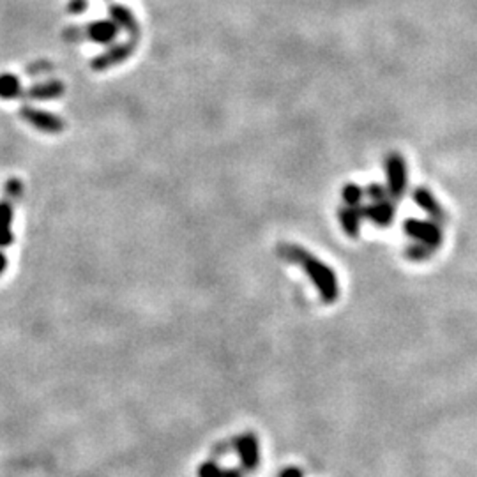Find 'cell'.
I'll return each instance as SVG.
<instances>
[{"instance_id":"cell-4","label":"cell","mask_w":477,"mask_h":477,"mask_svg":"<svg viewBox=\"0 0 477 477\" xmlns=\"http://www.w3.org/2000/svg\"><path fill=\"white\" fill-rule=\"evenodd\" d=\"M119 34V27L114 20H101V21H92L87 27L83 28H67L66 38L75 41V39L87 38L94 43H99V45H110Z\"/></svg>"},{"instance_id":"cell-9","label":"cell","mask_w":477,"mask_h":477,"mask_svg":"<svg viewBox=\"0 0 477 477\" xmlns=\"http://www.w3.org/2000/svg\"><path fill=\"white\" fill-rule=\"evenodd\" d=\"M388 179L391 194L400 198L407 190V165L400 154H391L388 158Z\"/></svg>"},{"instance_id":"cell-18","label":"cell","mask_w":477,"mask_h":477,"mask_svg":"<svg viewBox=\"0 0 477 477\" xmlns=\"http://www.w3.org/2000/svg\"><path fill=\"white\" fill-rule=\"evenodd\" d=\"M280 477H302V471L299 467H287Z\"/></svg>"},{"instance_id":"cell-12","label":"cell","mask_w":477,"mask_h":477,"mask_svg":"<svg viewBox=\"0 0 477 477\" xmlns=\"http://www.w3.org/2000/svg\"><path fill=\"white\" fill-rule=\"evenodd\" d=\"M110 16H111V20L115 21V23L121 25V27H124V31H128L129 34L133 35V38H136V35L140 34V28H138V23H136L135 16H133L131 11L126 9V7L111 6L110 7Z\"/></svg>"},{"instance_id":"cell-7","label":"cell","mask_w":477,"mask_h":477,"mask_svg":"<svg viewBox=\"0 0 477 477\" xmlns=\"http://www.w3.org/2000/svg\"><path fill=\"white\" fill-rule=\"evenodd\" d=\"M135 39L129 43H122V45H117V46H111V48H108L106 52H103L101 55L94 57L92 62H90V66H92L94 71H106L110 70V67H115L119 66V64L126 62V60L129 59V57L135 53Z\"/></svg>"},{"instance_id":"cell-15","label":"cell","mask_w":477,"mask_h":477,"mask_svg":"<svg viewBox=\"0 0 477 477\" xmlns=\"http://www.w3.org/2000/svg\"><path fill=\"white\" fill-rule=\"evenodd\" d=\"M225 476V468L219 467L216 461H205L198 468V477H223Z\"/></svg>"},{"instance_id":"cell-1","label":"cell","mask_w":477,"mask_h":477,"mask_svg":"<svg viewBox=\"0 0 477 477\" xmlns=\"http://www.w3.org/2000/svg\"><path fill=\"white\" fill-rule=\"evenodd\" d=\"M278 255L281 260L288 263H295V265L301 267L305 270L306 276L313 281L315 288L320 294V297L324 299V302L331 305L338 299L339 295V283L338 276L334 274V270L324 263L322 260H318L313 253L306 251L302 246L292 244V242H281L278 246Z\"/></svg>"},{"instance_id":"cell-8","label":"cell","mask_w":477,"mask_h":477,"mask_svg":"<svg viewBox=\"0 0 477 477\" xmlns=\"http://www.w3.org/2000/svg\"><path fill=\"white\" fill-rule=\"evenodd\" d=\"M236 449L241 458V464L246 471H253L256 468L260 461V447H258V439H256L253 433H244V435L237 437L236 439Z\"/></svg>"},{"instance_id":"cell-3","label":"cell","mask_w":477,"mask_h":477,"mask_svg":"<svg viewBox=\"0 0 477 477\" xmlns=\"http://www.w3.org/2000/svg\"><path fill=\"white\" fill-rule=\"evenodd\" d=\"M23 186L18 179H9L6 182V190H4V198L0 200V248H7L13 244V212H14V202L20 200Z\"/></svg>"},{"instance_id":"cell-10","label":"cell","mask_w":477,"mask_h":477,"mask_svg":"<svg viewBox=\"0 0 477 477\" xmlns=\"http://www.w3.org/2000/svg\"><path fill=\"white\" fill-rule=\"evenodd\" d=\"M66 92V87L59 80H48V82L35 83L31 89L23 90V97L31 101H48V99H59Z\"/></svg>"},{"instance_id":"cell-14","label":"cell","mask_w":477,"mask_h":477,"mask_svg":"<svg viewBox=\"0 0 477 477\" xmlns=\"http://www.w3.org/2000/svg\"><path fill=\"white\" fill-rule=\"evenodd\" d=\"M361 211H357L356 205H349V207L339 211V221H341L343 229L349 236L356 237L359 234V221H361Z\"/></svg>"},{"instance_id":"cell-16","label":"cell","mask_w":477,"mask_h":477,"mask_svg":"<svg viewBox=\"0 0 477 477\" xmlns=\"http://www.w3.org/2000/svg\"><path fill=\"white\" fill-rule=\"evenodd\" d=\"M363 190H361L359 186H356V184H349V186H345V190H343V200L346 202V205H357L361 202V198H363Z\"/></svg>"},{"instance_id":"cell-11","label":"cell","mask_w":477,"mask_h":477,"mask_svg":"<svg viewBox=\"0 0 477 477\" xmlns=\"http://www.w3.org/2000/svg\"><path fill=\"white\" fill-rule=\"evenodd\" d=\"M414 200L417 202L419 207H421L424 212H428V216H432L435 221L444 223L447 219L446 211L442 209V205L437 202V198L433 197L426 187H417V190H415Z\"/></svg>"},{"instance_id":"cell-20","label":"cell","mask_w":477,"mask_h":477,"mask_svg":"<svg viewBox=\"0 0 477 477\" xmlns=\"http://www.w3.org/2000/svg\"><path fill=\"white\" fill-rule=\"evenodd\" d=\"M6 267H7V258H6V255L0 251V276H2V273L6 270Z\"/></svg>"},{"instance_id":"cell-5","label":"cell","mask_w":477,"mask_h":477,"mask_svg":"<svg viewBox=\"0 0 477 477\" xmlns=\"http://www.w3.org/2000/svg\"><path fill=\"white\" fill-rule=\"evenodd\" d=\"M21 119H23L27 124H31L32 128L38 129V131L46 133V135H60L66 128V122L59 117V115L52 114V111L39 110V108L32 106H21L18 111Z\"/></svg>"},{"instance_id":"cell-17","label":"cell","mask_w":477,"mask_h":477,"mask_svg":"<svg viewBox=\"0 0 477 477\" xmlns=\"http://www.w3.org/2000/svg\"><path fill=\"white\" fill-rule=\"evenodd\" d=\"M85 9H87V0H71V4H70L71 13L78 14Z\"/></svg>"},{"instance_id":"cell-13","label":"cell","mask_w":477,"mask_h":477,"mask_svg":"<svg viewBox=\"0 0 477 477\" xmlns=\"http://www.w3.org/2000/svg\"><path fill=\"white\" fill-rule=\"evenodd\" d=\"M21 96H23V89H21L20 78L11 73L0 75V99L9 101L18 99Z\"/></svg>"},{"instance_id":"cell-19","label":"cell","mask_w":477,"mask_h":477,"mask_svg":"<svg viewBox=\"0 0 477 477\" xmlns=\"http://www.w3.org/2000/svg\"><path fill=\"white\" fill-rule=\"evenodd\" d=\"M223 477H242V474L237 468H225V476Z\"/></svg>"},{"instance_id":"cell-2","label":"cell","mask_w":477,"mask_h":477,"mask_svg":"<svg viewBox=\"0 0 477 477\" xmlns=\"http://www.w3.org/2000/svg\"><path fill=\"white\" fill-rule=\"evenodd\" d=\"M405 232L412 238H415V248L412 249L410 255L415 260H422L428 253L435 251L442 242V232H440L437 223L419 221V219H408L405 223Z\"/></svg>"},{"instance_id":"cell-6","label":"cell","mask_w":477,"mask_h":477,"mask_svg":"<svg viewBox=\"0 0 477 477\" xmlns=\"http://www.w3.org/2000/svg\"><path fill=\"white\" fill-rule=\"evenodd\" d=\"M368 194L371 197V202H373V204H371L370 207L363 209L361 214H366L364 218L371 219L375 225L388 226L389 223L395 219V205L388 200L385 191L382 190L380 186H371L370 190H368Z\"/></svg>"}]
</instances>
